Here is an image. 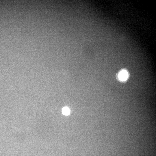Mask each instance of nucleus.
Segmentation results:
<instances>
[{
  "label": "nucleus",
  "mask_w": 156,
  "mask_h": 156,
  "mask_svg": "<svg viewBox=\"0 0 156 156\" xmlns=\"http://www.w3.org/2000/svg\"><path fill=\"white\" fill-rule=\"evenodd\" d=\"M62 114L65 115H68L69 114L70 110L67 107H65L62 109Z\"/></svg>",
  "instance_id": "f03ea898"
},
{
  "label": "nucleus",
  "mask_w": 156,
  "mask_h": 156,
  "mask_svg": "<svg viewBox=\"0 0 156 156\" xmlns=\"http://www.w3.org/2000/svg\"><path fill=\"white\" fill-rule=\"evenodd\" d=\"M128 73L125 70L122 71L118 75L119 79L122 80H125L128 77Z\"/></svg>",
  "instance_id": "f257e3e1"
}]
</instances>
